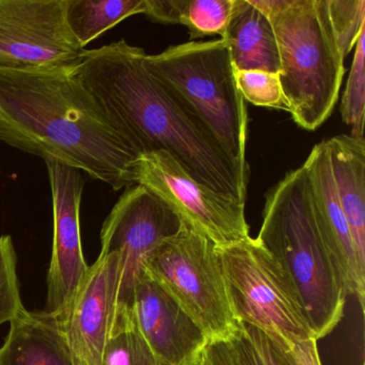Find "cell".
Returning a JSON list of instances; mask_svg holds the SVG:
<instances>
[{"instance_id":"cell-15","label":"cell","mask_w":365,"mask_h":365,"mask_svg":"<svg viewBox=\"0 0 365 365\" xmlns=\"http://www.w3.org/2000/svg\"><path fill=\"white\" fill-rule=\"evenodd\" d=\"M0 365H74L58 315L25 309L10 322Z\"/></svg>"},{"instance_id":"cell-27","label":"cell","mask_w":365,"mask_h":365,"mask_svg":"<svg viewBox=\"0 0 365 365\" xmlns=\"http://www.w3.org/2000/svg\"><path fill=\"white\" fill-rule=\"evenodd\" d=\"M183 0H145V16L155 23L180 24Z\"/></svg>"},{"instance_id":"cell-7","label":"cell","mask_w":365,"mask_h":365,"mask_svg":"<svg viewBox=\"0 0 365 365\" xmlns=\"http://www.w3.org/2000/svg\"><path fill=\"white\" fill-rule=\"evenodd\" d=\"M200 327L208 343L226 341L237 326L226 292L217 245L183 220L143 267Z\"/></svg>"},{"instance_id":"cell-6","label":"cell","mask_w":365,"mask_h":365,"mask_svg":"<svg viewBox=\"0 0 365 365\" xmlns=\"http://www.w3.org/2000/svg\"><path fill=\"white\" fill-rule=\"evenodd\" d=\"M217 252L237 322L255 327L287 350L315 339L292 279L257 238L217 247Z\"/></svg>"},{"instance_id":"cell-18","label":"cell","mask_w":365,"mask_h":365,"mask_svg":"<svg viewBox=\"0 0 365 365\" xmlns=\"http://www.w3.org/2000/svg\"><path fill=\"white\" fill-rule=\"evenodd\" d=\"M144 12L145 0H66L65 5L66 22L84 50L125 19Z\"/></svg>"},{"instance_id":"cell-10","label":"cell","mask_w":365,"mask_h":365,"mask_svg":"<svg viewBox=\"0 0 365 365\" xmlns=\"http://www.w3.org/2000/svg\"><path fill=\"white\" fill-rule=\"evenodd\" d=\"M66 0H0V68L78 63L84 48L66 22Z\"/></svg>"},{"instance_id":"cell-24","label":"cell","mask_w":365,"mask_h":365,"mask_svg":"<svg viewBox=\"0 0 365 365\" xmlns=\"http://www.w3.org/2000/svg\"><path fill=\"white\" fill-rule=\"evenodd\" d=\"M235 78L245 101L256 106L286 110L279 73L258 70H235Z\"/></svg>"},{"instance_id":"cell-3","label":"cell","mask_w":365,"mask_h":365,"mask_svg":"<svg viewBox=\"0 0 365 365\" xmlns=\"http://www.w3.org/2000/svg\"><path fill=\"white\" fill-rule=\"evenodd\" d=\"M257 240L292 279L316 341L330 334L343 318L348 294L320 235L303 166L264 194Z\"/></svg>"},{"instance_id":"cell-22","label":"cell","mask_w":365,"mask_h":365,"mask_svg":"<svg viewBox=\"0 0 365 365\" xmlns=\"http://www.w3.org/2000/svg\"><path fill=\"white\" fill-rule=\"evenodd\" d=\"M24 309L18 275V255L14 239L5 235L0 237V326L10 324Z\"/></svg>"},{"instance_id":"cell-14","label":"cell","mask_w":365,"mask_h":365,"mask_svg":"<svg viewBox=\"0 0 365 365\" xmlns=\"http://www.w3.org/2000/svg\"><path fill=\"white\" fill-rule=\"evenodd\" d=\"M311 187L312 202L322 240L345 284L364 311L365 272L359 266L351 234L339 204L326 140L312 149L303 164Z\"/></svg>"},{"instance_id":"cell-19","label":"cell","mask_w":365,"mask_h":365,"mask_svg":"<svg viewBox=\"0 0 365 365\" xmlns=\"http://www.w3.org/2000/svg\"><path fill=\"white\" fill-rule=\"evenodd\" d=\"M102 365H162L138 331L131 312L115 318Z\"/></svg>"},{"instance_id":"cell-12","label":"cell","mask_w":365,"mask_h":365,"mask_svg":"<svg viewBox=\"0 0 365 365\" xmlns=\"http://www.w3.org/2000/svg\"><path fill=\"white\" fill-rule=\"evenodd\" d=\"M120 262L99 255L68 307L58 315L74 365H102L116 318Z\"/></svg>"},{"instance_id":"cell-11","label":"cell","mask_w":365,"mask_h":365,"mask_svg":"<svg viewBox=\"0 0 365 365\" xmlns=\"http://www.w3.org/2000/svg\"><path fill=\"white\" fill-rule=\"evenodd\" d=\"M53 200L52 256L46 275L44 311L61 314L73 298L89 266L83 254L80 211L85 181L82 173L56 160H46Z\"/></svg>"},{"instance_id":"cell-20","label":"cell","mask_w":365,"mask_h":365,"mask_svg":"<svg viewBox=\"0 0 365 365\" xmlns=\"http://www.w3.org/2000/svg\"><path fill=\"white\" fill-rule=\"evenodd\" d=\"M234 0H183L180 24L187 27L190 40L225 35Z\"/></svg>"},{"instance_id":"cell-17","label":"cell","mask_w":365,"mask_h":365,"mask_svg":"<svg viewBox=\"0 0 365 365\" xmlns=\"http://www.w3.org/2000/svg\"><path fill=\"white\" fill-rule=\"evenodd\" d=\"M225 40L235 70L279 73V55L272 24L250 0H234Z\"/></svg>"},{"instance_id":"cell-8","label":"cell","mask_w":365,"mask_h":365,"mask_svg":"<svg viewBox=\"0 0 365 365\" xmlns=\"http://www.w3.org/2000/svg\"><path fill=\"white\" fill-rule=\"evenodd\" d=\"M183 219L165 200L140 185L127 187L101 230L100 255L116 254L120 262L116 315L130 312L147 257L181 230Z\"/></svg>"},{"instance_id":"cell-25","label":"cell","mask_w":365,"mask_h":365,"mask_svg":"<svg viewBox=\"0 0 365 365\" xmlns=\"http://www.w3.org/2000/svg\"><path fill=\"white\" fill-rule=\"evenodd\" d=\"M225 341L235 365H267L262 354L239 322H237L234 332Z\"/></svg>"},{"instance_id":"cell-9","label":"cell","mask_w":365,"mask_h":365,"mask_svg":"<svg viewBox=\"0 0 365 365\" xmlns=\"http://www.w3.org/2000/svg\"><path fill=\"white\" fill-rule=\"evenodd\" d=\"M136 180L217 247L250 237L245 204L200 185L166 151L142 153L136 161Z\"/></svg>"},{"instance_id":"cell-4","label":"cell","mask_w":365,"mask_h":365,"mask_svg":"<svg viewBox=\"0 0 365 365\" xmlns=\"http://www.w3.org/2000/svg\"><path fill=\"white\" fill-rule=\"evenodd\" d=\"M272 24L286 110L315 131L332 114L345 67L326 0H250Z\"/></svg>"},{"instance_id":"cell-23","label":"cell","mask_w":365,"mask_h":365,"mask_svg":"<svg viewBox=\"0 0 365 365\" xmlns=\"http://www.w3.org/2000/svg\"><path fill=\"white\" fill-rule=\"evenodd\" d=\"M326 5L335 39L346 57L365 29V0H326Z\"/></svg>"},{"instance_id":"cell-1","label":"cell","mask_w":365,"mask_h":365,"mask_svg":"<svg viewBox=\"0 0 365 365\" xmlns=\"http://www.w3.org/2000/svg\"><path fill=\"white\" fill-rule=\"evenodd\" d=\"M146 55L121 39L84 50L76 71L115 129L140 155L166 151L194 180L245 204L250 168L232 161L202 121L149 73Z\"/></svg>"},{"instance_id":"cell-28","label":"cell","mask_w":365,"mask_h":365,"mask_svg":"<svg viewBox=\"0 0 365 365\" xmlns=\"http://www.w3.org/2000/svg\"><path fill=\"white\" fill-rule=\"evenodd\" d=\"M290 352L297 365H322L316 339H312L296 344Z\"/></svg>"},{"instance_id":"cell-13","label":"cell","mask_w":365,"mask_h":365,"mask_svg":"<svg viewBox=\"0 0 365 365\" xmlns=\"http://www.w3.org/2000/svg\"><path fill=\"white\" fill-rule=\"evenodd\" d=\"M130 312L162 365H192L208 344L200 327L148 275L136 284Z\"/></svg>"},{"instance_id":"cell-2","label":"cell","mask_w":365,"mask_h":365,"mask_svg":"<svg viewBox=\"0 0 365 365\" xmlns=\"http://www.w3.org/2000/svg\"><path fill=\"white\" fill-rule=\"evenodd\" d=\"M73 65L0 68V142L110 185H138L140 153L118 133Z\"/></svg>"},{"instance_id":"cell-21","label":"cell","mask_w":365,"mask_h":365,"mask_svg":"<svg viewBox=\"0 0 365 365\" xmlns=\"http://www.w3.org/2000/svg\"><path fill=\"white\" fill-rule=\"evenodd\" d=\"M344 123L351 127L354 138H364L365 115V29L356 43L351 69L341 100Z\"/></svg>"},{"instance_id":"cell-16","label":"cell","mask_w":365,"mask_h":365,"mask_svg":"<svg viewBox=\"0 0 365 365\" xmlns=\"http://www.w3.org/2000/svg\"><path fill=\"white\" fill-rule=\"evenodd\" d=\"M326 142L339 204L359 266L365 272V140L341 134Z\"/></svg>"},{"instance_id":"cell-30","label":"cell","mask_w":365,"mask_h":365,"mask_svg":"<svg viewBox=\"0 0 365 365\" xmlns=\"http://www.w3.org/2000/svg\"><path fill=\"white\" fill-rule=\"evenodd\" d=\"M192 365H210L209 364L208 361H207V359L205 358L204 354H202V356H200V358L197 359V360L195 361V362L193 363Z\"/></svg>"},{"instance_id":"cell-26","label":"cell","mask_w":365,"mask_h":365,"mask_svg":"<svg viewBox=\"0 0 365 365\" xmlns=\"http://www.w3.org/2000/svg\"><path fill=\"white\" fill-rule=\"evenodd\" d=\"M241 326L262 354L267 365H297L290 350L271 341L266 334L255 327L247 324H241Z\"/></svg>"},{"instance_id":"cell-29","label":"cell","mask_w":365,"mask_h":365,"mask_svg":"<svg viewBox=\"0 0 365 365\" xmlns=\"http://www.w3.org/2000/svg\"><path fill=\"white\" fill-rule=\"evenodd\" d=\"M202 354L210 365H235L225 341L207 344Z\"/></svg>"},{"instance_id":"cell-5","label":"cell","mask_w":365,"mask_h":365,"mask_svg":"<svg viewBox=\"0 0 365 365\" xmlns=\"http://www.w3.org/2000/svg\"><path fill=\"white\" fill-rule=\"evenodd\" d=\"M144 63L153 78L202 121L232 161L250 168L247 108L225 40L170 46L160 54L146 55Z\"/></svg>"}]
</instances>
